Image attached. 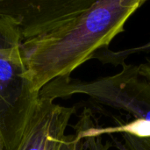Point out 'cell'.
<instances>
[{
  "label": "cell",
  "mask_w": 150,
  "mask_h": 150,
  "mask_svg": "<svg viewBox=\"0 0 150 150\" xmlns=\"http://www.w3.org/2000/svg\"><path fill=\"white\" fill-rule=\"evenodd\" d=\"M121 135L129 150H150V138H138L127 134Z\"/></svg>",
  "instance_id": "8"
},
{
  "label": "cell",
  "mask_w": 150,
  "mask_h": 150,
  "mask_svg": "<svg viewBox=\"0 0 150 150\" xmlns=\"http://www.w3.org/2000/svg\"><path fill=\"white\" fill-rule=\"evenodd\" d=\"M15 19L0 16V131L7 150H17L39 99L22 57Z\"/></svg>",
  "instance_id": "2"
},
{
  "label": "cell",
  "mask_w": 150,
  "mask_h": 150,
  "mask_svg": "<svg viewBox=\"0 0 150 150\" xmlns=\"http://www.w3.org/2000/svg\"><path fill=\"white\" fill-rule=\"evenodd\" d=\"M97 120L90 108H85L73 126L74 133L66 134L60 150H109L112 143L103 142L102 136L93 132Z\"/></svg>",
  "instance_id": "6"
},
{
  "label": "cell",
  "mask_w": 150,
  "mask_h": 150,
  "mask_svg": "<svg viewBox=\"0 0 150 150\" xmlns=\"http://www.w3.org/2000/svg\"><path fill=\"white\" fill-rule=\"evenodd\" d=\"M150 54V40L146 44L139 47H131L127 49H122L114 51L109 48L101 49L94 54L91 59H96L103 64H111L113 66H120L126 62V60L134 54Z\"/></svg>",
  "instance_id": "7"
},
{
  "label": "cell",
  "mask_w": 150,
  "mask_h": 150,
  "mask_svg": "<svg viewBox=\"0 0 150 150\" xmlns=\"http://www.w3.org/2000/svg\"><path fill=\"white\" fill-rule=\"evenodd\" d=\"M0 150H7L5 148V144H4V142L1 134V131H0Z\"/></svg>",
  "instance_id": "11"
},
{
  "label": "cell",
  "mask_w": 150,
  "mask_h": 150,
  "mask_svg": "<svg viewBox=\"0 0 150 150\" xmlns=\"http://www.w3.org/2000/svg\"><path fill=\"white\" fill-rule=\"evenodd\" d=\"M76 106H64L39 96L17 150H60Z\"/></svg>",
  "instance_id": "5"
},
{
  "label": "cell",
  "mask_w": 150,
  "mask_h": 150,
  "mask_svg": "<svg viewBox=\"0 0 150 150\" xmlns=\"http://www.w3.org/2000/svg\"><path fill=\"white\" fill-rule=\"evenodd\" d=\"M117 74L92 81L60 77L44 86L39 96L51 100L85 95L108 107L124 111L134 119L150 121V82L140 75L138 66L122 63Z\"/></svg>",
  "instance_id": "3"
},
{
  "label": "cell",
  "mask_w": 150,
  "mask_h": 150,
  "mask_svg": "<svg viewBox=\"0 0 150 150\" xmlns=\"http://www.w3.org/2000/svg\"><path fill=\"white\" fill-rule=\"evenodd\" d=\"M146 0H94L84 11L36 37L25 40L21 52L36 91L53 80L69 77L95 53L109 48L127 20Z\"/></svg>",
  "instance_id": "1"
},
{
  "label": "cell",
  "mask_w": 150,
  "mask_h": 150,
  "mask_svg": "<svg viewBox=\"0 0 150 150\" xmlns=\"http://www.w3.org/2000/svg\"><path fill=\"white\" fill-rule=\"evenodd\" d=\"M113 142H114V145H115V147L118 149V150H129L127 149V147L125 145L124 142H120V141L117 140V139H113Z\"/></svg>",
  "instance_id": "10"
},
{
  "label": "cell",
  "mask_w": 150,
  "mask_h": 150,
  "mask_svg": "<svg viewBox=\"0 0 150 150\" xmlns=\"http://www.w3.org/2000/svg\"><path fill=\"white\" fill-rule=\"evenodd\" d=\"M94 0H0V16L12 18L23 40L54 29L87 9Z\"/></svg>",
  "instance_id": "4"
},
{
  "label": "cell",
  "mask_w": 150,
  "mask_h": 150,
  "mask_svg": "<svg viewBox=\"0 0 150 150\" xmlns=\"http://www.w3.org/2000/svg\"><path fill=\"white\" fill-rule=\"evenodd\" d=\"M138 71L141 76L150 82V59H147L145 62L138 65Z\"/></svg>",
  "instance_id": "9"
}]
</instances>
